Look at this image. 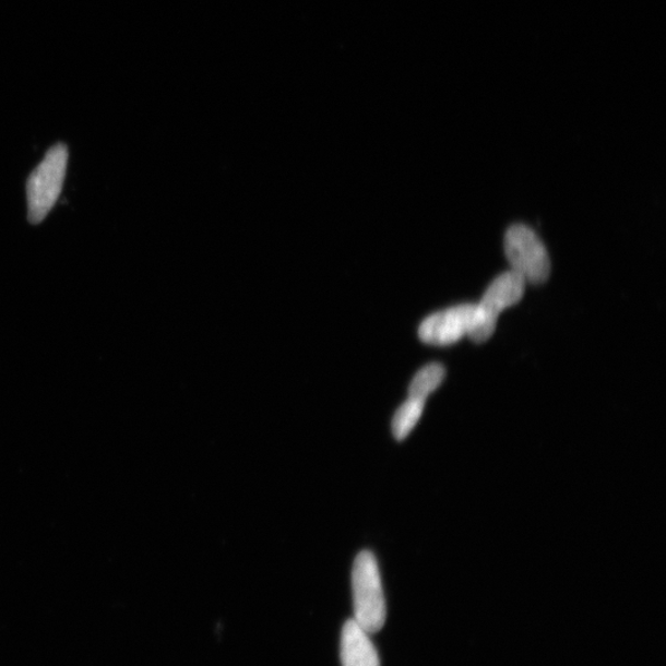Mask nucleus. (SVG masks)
<instances>
[{"label": "nucleus", "instance_id": "nucleus-7", "mask_svg": "<svg viewBox=\"0 0 666 666\" xmlns=\"http://www.w3.org/2000/svg\"><path fill=\"white\" fill-rule=\"evenodd\" d=\"M427 400L408 396L406 402L397 408L393 418V433L397 441H403L411 435L420 421Z\"/></svg>", "mask_w": 666, "mask_h": 666}, {"label": "nucleus", "instance_id": "nucleus-3", "mask_svg": "<svg viewBox=\"0 0 666 666\" xmlns=\"http://www.w3.org/2000/svg\"><path fill=\"white\" fill-rule=\"evenodd\" d=\"M526 281L516 272L510 271L499 275L490 287L485 292L481 301L477 306V320L469 337L481 344L488 341L495 329L500 313L522 299L525 294Z\"/></svg>", "mask_w": 666, "mask_h": 666}, {"label": "nucleus", "instance_id": "nucleus-8", "mask_svg": "<svg viewBox=\"0 0 666 666\" xmlns=\"http://www.w3.org/2000/svg\"><path fill=\"white\" fill-rule=\"evenodd\" d=\"M445 377L443 366L432 364L424 367L418 372L408 386V396H416L427 400L435 390L439 389Z\"/></svg>", "mask_w": 666, "mask_h": 666}, {"label": "nucleus", "instance_id": "nucleus-1", "mask_svg": "<svg viewBox=\"0 0 666 666\" xmlns=\"http://www.w3.org/2000/svg\"><path fill=\"white\" fill-rule=\"evenodd\" d=\"M354 620L369 634L377 633L386 621V604L378 561L372 551H360L352 570Z\"/></svg>", "mask_w": 666, "mask_h": 666}, {"label": "nucleus", "instance_id": "nucleus-2", "mask_svg": "<svg viewBox=\"0 0 666 666\" xmlns=\"http://www.w3.org/2000/svg\"><path fill=\"white\" fill-rule=\"evenodd\" d=\"M67 162H69V148L63 144H57L47 151L41 164L28 177L26 183L27 218L33 225L43 223L59 200Z\"/></svg>", "mask_w": 666, "mask_h": 666}, {"label": "nucleus", "instance_id": "nucleus-4", "mask_svg": "<svg viewBox=\"0 0 666 666\" xmlns=\"http://www.w3.org/2000/svg\"><path fill=\"white\" fill-rule=\"evenodd\" d=\"M506 253L513 272L526 283L542 284L549 278L550 261L544 242L532 228L513 225L506 236Z\"/></svg>", "mask_w": 666, "mask_h": 666}, {"label": "nucleus", "instance_id": "nucleus-6", "mask_svg": "<svg viewBox=\"0 0 666 666\" xmlns=\"http://www.w3.org/2000/svg\"><path fill=\"white\" fill-rule=\"evenodd\" d=\"M342 666H380L378 651L370 634L355 620H348L341 635Z\"/></svg>", "mask_w": 666, "mask_h": 666}, {"label": "nucleus", "instance_id": "nucleus-5", "mask_svg": "<svg viewBox=\"0 0 666 666\" xmlns=\"http://www.w3.org/2000/svg\"><path fill=\"white\" fill-rule=\"evenodd\" d=\"M477 320V306L464 304L432 313L418 329V337L431 346H451L469 336Z\"/></svg>", "mask_w": 666, "mask_h": 666}]
</instances>
